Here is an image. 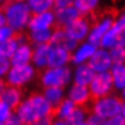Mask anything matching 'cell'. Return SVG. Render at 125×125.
<instances>
[{"instance_id": "cell-1", "label": "cell", "mask_w": 125, "mask_h": 125, "mask_svg": "<svg viewBox=\"0 0 125 125\" xmlns=\"http://www.w3.org/2000/svg\"><path fill=\"white\" fill-rule=\"evenodd\" d=\"M51 103L38 91H33L24 102H21L15 113H17L21 124H40L47 115Z\"/></svg>"}, {"instance_id": "cell-2", "label": "cell", "mask_w": 125, "mask_h": 125, "mask_svg": "<svg viewBox=\"0 0 125 125\" xmlns=\"http://www.w3.org/2000/svg\"><path fill=\"white\" fill-rule=\"evenodd\" d=\"M0 10L5 13L6 24L13 28L15 31L23 29L28 24L32 15L29 6L22 1L6 0Z\"/></svg>"}, {"instance_id": "cell-3", "label": "cell", "mask_w": 125, "mask_h": 125, "mask_svg": "<svg viewBox=\"0 0 125 125\" xmlns=\"http://www.w3.org/2000/svg\"><path fill=\"white\" fill-rule=\"evenodd\" d=\"M35 79L44 86H63L71 79V69L67 67H45L35 71Z\"/></svg>"}, {"instance_id": "cell-4", "label": "cell", "mask_w": 125, "mask_h": 125, "mask_svg": "<svg viewBox=\"0 0 125 125\" xmlns=\"http://www.w3.org/2000/svg\"><path fill=\"white\" fill-rule=\"evenodd\" d=\"M124 104L125 100L123 96H119L113 92L96 101L92 108V114H96L103 119H108L115 114H119L123 111Z\"/></svg>"}, {"instance_id": "cell-5", "label": "cell", "mask_w": 125, "mask_h": 125, "mask_svg": "<svg viewBox=\"0 0 125 125\" xmlns=\"http://www.w3.org/2000/svg\"><path fill=\"white\" fill-rule=\"evenodd\" d=\"M113 74L112 72H98V74L94 75L92 80L90 82V95L96 101L101 97L111 95L114 92L113 87Z\"/></svg>"}, {"instance_id": "cell-6", "label": "cell", "mask_w": 125, "mask_h": 125, "mask_svg": "<svg viewBox=\"0 0 125 125\" xmlns=\"http://www.w3.org/2000/svg\"><path fill=\"white\" fill-rule=\"evenodd\" d=\"M34 75H35V71L28 63L27 64H17V66H13L12 68H10V71L7 73V78H6V84L23 87V85L29 83Z\"/></svg>"}, {"instance_id": "cell-7", "label": "cell", "mask_w": 125, "mask_h": 125, "mask_svg": "<svg viewBox=\"0 0 125 125\" xmlns=\"http://www.w3.org/2000/svg\"><path fill=\"white\" fill-rule=\"evenodd\" d=\"M22 96H23L22 87L6 84V82H5V86L0 92V100H2L12 109V112H16V109L21 104Z\"/></svg>"}, {"instance_id": "cell-8", "label": "cell", "mask_w": 125, "mask_h": 125, "mask_svg": "<svg viewBox=\"0 0 125 125\" xmlns=\"http://www.w3.org/2000/svg\"><path fill=\"white\" fill-rule=\"evenodd\" d=\"M87 31H89V23H87L84 13H82L79 17L74 18L73 21H71L66 26V34L78 42L83 40L85 38Z\"/></svg>"}, {"instance_id": "cell-9", "label": "cell", "mask_w": 125, "mask_h": 125, "mask_svg": "<svg viewBox=\"0 0 125 125\" xmlns=\"http://www.w3.org/2000/svg\"><path fill=\"white\" fill-rule=\"evenodd\" d=\"M53 21H55V16L50 11H45L42 13H32L29 22H28V27H29L31 32L49 29V28H51Z\"/></svg>"}, {"instance_id": "cell-10", "label": "cell", "mask_w": 125, "mask_h": 125, "mask_svg": "<svg viewBox=\"0 0 125 125\" xmlns=\"http://www.w3.org/2000/svg\"><path fill=\"white\" fill-rule=\"evenodd\" d=\"M87 64L96 72H104L112 66L111 55L103 49H100L90 56V61Z\"/></svg>"}, {"instance_id": "cell-11", "label": "cell", "mask_w": 125, "mask_h": 125, "mask_svg": "<svg viewBox=\"0 0 125 125\" xmlns=\"http://www.w3.org/2000/svg\"><path fill=\"white\" fill-rule=\"evenodd\" d=\"M72 51H68L60 46H51L47 67H61L72 60Z\"/></svg>"}, {"instance_id": "cell-12", "label": "cell", "mask_w": 125, "mask_h": 125, "mask_svg": "<svg viewBox=\"0 0 125 125\" xmlns=\"http://www.w3.org/2000/svg\"><path fill=\"white\" fill-rule=\"evenodd\" d=\"M50 50H51V44H50V42H40V44H38L33 49L32 61L38 67V69H42V68L47 67Z\"/></svg>"}, {"instance_id": "cell-13", "label": "cell", "mask_w": 125, "mask_h": 125, "mask_svg": "<svg viewBox=\"0 0 125 125\" xmlns=\"http://www.w3.org/2000/svg\"><path fill=\"white\" fill-rule=\"evenodd\" d=\"M33 56V49L31 47L29 44H20L13 55L11 56L10 61L12 66L17 64H27Z\"/></svg>"}, {"instance_id": "cell-14", "label": "cell", "mask_w": 125, "mask_h": 125, "mask_svg": "<svg viewBox=\"0 0 125 125\" xmlns=\"http://www.w3.org/2000/svg\"><path fill=\"white\" fill-rule=\"evenodd\" d=\"M50 44L51 46H60L68 51H73L78 45V40L71 38L64 32H53L50 38Z\"/></svg>"}, {"instance_id": "cell-15", "label": "cell", "mask_w": 125, "mask_h": 125, "mask_svg": "<svg viewBox=\"0 0 125 125\" xmlns=\"http://www.w3.org/2000/svg\"><path fill=\"white\" fill-rule=\"evenodd\" d=\"M114 21H115L114 18H106V20H103L98 26H96L92 29V32H91V34L89 37V42H91L92 45H95V46L100 45L101 44V39L111 29V27L113 26Z\"/></svg>"}, {"instance_id": "cell-16", "label": "cell", "mask_w": 125, "mask_h": 125, "mask_svg": "<svg viewBox=\"0 0 125 125\" xmlns=\"http://www.w3.org/2000/svg\"><path fill=\"white\" fill-rule=\"evenodd\" d=\"M95 75V71L89 66V64H82L80 67H78L77 72H75V84H80V85H87L92 80Z\"/></svg>"}, {"instance_id": "cell-17", "label": "cell", "mask_w": 125, "mask_h": 125, "mask_svg": "<svg viewBox=\"0 0 125 125\" xmlns=\"http://www.w3.org/2000/svg\"><path fill=\"white\" fill-rule=\"evenodd\" d=\"M44 91V96L46 97V100L51 103L55 104L57 103L63 95V86H56V85H51V86H44L42 87Z\"/></svg>"}, {"instance_id": "cell-18", "label": "cell", "mask_w": 125, "mask_h": 125, "mask_svg": "<svg viewBox=\"0 0 125 125\" xmlns=\"http://www.w3.org/2000/svg\"><path fill=\"white\" fill-rule=\"evenodd\" d=\"M95 51H96V46H95V45H92L91 42H90V44H84L83 46L77 51V53H75L74 56H72V60H73V62H75V63H80V62H83L85 60L90 58V56H91Z\"/></svg>"}, {"instance_id": "cell-19", "label": "cell", "mask_w": 125, "mask_h": 125, "mask_svg": "<svg viewBox=\"0 0 125 125\" xmlns=\"http://www.w3.org/2000/svg\"><path fill=\"white\" fill-rule=\"evenodd\" d=\"M28 6L32 9V13H42L53 7V0H28Z\"/></svg>"}, {"instance_id": "cell-20", "label": "cell", "mask_w": 125, "mask_h": 125, "mask_svg": "<svg viewBox=\"0 0 125 125\" xmlns=\"http://www.w3.org/2000/svg\"><path fill=\"white\" fill-rule=\"evenodd\" d=\"M17 47H18V42L16 40L15 37L0 42V56L6 57V58H11V56L13 55V52L16 51Z\"/></svg>"}, {"instance_id": "cell-21", "label": "cell", "mask_w": 125, "mask_h": 125, "mask_svg": "<svg viewBox=\"0 0 125 125\" xmlns=\"http://www.w3.org/2000/svg\"><path fill=\"white\" fill-rule=\"evenodd\" d=\"M113 80L118 89H123L125 86V67L123 63H115L112 68Z\"/></svg>"}, {"instance_id": "cell-22", "label": "cell", "mask_w": 125, "mask_h": 125, "mask_svg": "<svg viewBox=\"0 0 125 125\" xmlns=\"http://www.w3.org/2000/svg\"><path fill=\"white\" fill-rule=\"evenodd\" d=\"M31 39L33 44H40V42H50V38L52 35V31L51 28L49 29H42V31H35V32H31L29 33Z\"/></svg>"}, {"instance_id": "cell-23", "label": "cell", "mask_w": 125, "mask_h": 125, "mask_svg": "<svg viewBox=\"0 0 125 125\" xmlns=\"http://www.w3.org/2000/svg\"><path fill=\"white\" fill-rule=\"evenodd\" d=\"M111 60L115 63H124L125 62V46L124 45H115L111 47Z\"/></svg>"}, {"instance_id": "cell-24", "label": "cell", "mask_w": 125, "mask_h": 125, "mask_svg": "<svg viewBox=\"0 0 125 125\" xmlns=\"http://www.w3.org/2000/svg\"><path fill=\"white\" fill-rule=\"evenodd\" d=\"M85 112L79 107H74L71 115L67 118V124H85Z\"/></svg>"}, {"instance_id": "cell-25", "label": "cell", "mask_w": 125, "mask_h": 125, "mask_svg": "<svg viewBox=\"0 0 125 125\" xmlns=\"http://www.w3.org/2000/svg\"><path fill=\"white\" fill-rule=\"evenodd\" d=\"M96 2H97V0H74V6L82 13H85L89 10L94 9L96 6Z\"/></svg>"}, {"instance_id": "cell-26", "label": "cell", "mask_w": 125, "mask_h": 125, "mask_svg": "<svg viewBox=\"0 0 125 125\" xmlns=\"http://www.w3.org/2000/svg\"><path fill=\"white\" fill-rule=\"evenodd\" d=\"M11 113H12V109L2 100H0V124H6Z\"/></svg>"}, {"instance_id": "cell-27", "label": "cell", "mask_w": 125, "mask_h": 125, "mask_svg": "<svg viewBox=\"0 0 125 125\" xmlns=\"http://www.w3.org/2000/svg\"><path fill=\"white\" fill-rule=\"evenodd\" d=\"M13 34H15V29H13V28H11V27L7 26V24L1 26V27H0V42H5V40H7V39H10V38H12Z\"/></svg>"}, {"instance_id": "cell-28", "label": "cell", "mask_w": 125, "mask_h": 125, "mask_svg": "<svg viewBox=\"0 0 125 125\" xmlns=\"http://www.w3.org/2000/svg\"><path fill=\"white\" fill-rule=\"evenodd\" d=\"M10 66H11L10 58H6V57L0 56V78H2L4 75H6L9 73Z\"/></svg>"}, {"instance_id": "cell-29", "label": "cell", "mask_w": 125, "mask_h": 125, "mask_svg": "<svg viewBox=\"0 0 125 125\" xmlns=\"http://www.w3.org/2000/svg\"><path fill=\"white\" fill-rule=\"evenodd\" d=\"M106 124H120V125H124L125 124V117L122 115L120 113L119 114H115L111 118H108V120H106Z\"/></svg>"}, {"instance_id": "cell-30", "label": "cell", "mask_w": 125, "mask_h": 125, "mask_svg": "<svg viewBox=\"0 0 125 125\" xmlns=\"http://www.w3.org/2000/svg\"><path fill=\"white\" fill-rule=\"evenodd\" d=\"M74 5V0H53V10Z\"/></svg>"}, {"instance_id": "cell-31", "label": "cell", "mask_w": 125, "mask_h": 125, "mask_svg": "<svg viewBox=\"0 0 125 125\" xmlns=\"http://www.w3.org/2000/svg\"><path fill=\"white\" fill-rule=\"evenodd\" d=\"M6 24V17H5V13L0 10V27Z\"/></svg>"}, {"instance_id": "cell-32", "label": "cell", "mask_w": 125, "mask_h": 125, "mask_svg": "<svg viewBox=\"0 0 125 125\" xmlns=\"http://www.w3.org/2000/svg\"><path fill=\"white\" fill-rule=\"evenodd\" d=\"M123 89H124V90H123V98H124V100H125V86H124V87H123Z\"/></svg>"}, {"instance_id": "cell-33", "label": "cell", "mask_w": 125, "mask_h": 125, "mask_svg": "<svg viewBox=\"0 0 125 125\" xmlns=\"http://www.w3.org/2000/svg\"><path fill=\"white\" fill-rule=\"evenodd\" d=\"M122 112H123V114H124V117H125V104H124V107H123V111Z\"/></svg>"}, {"instance_id": "cell-34", "label": "cell", "mask_w": 125, "mask_h": 125, "mask_svg": "<svg viewBox=\"0 0 125 125\" xmlns=\"http://www.w3.org/2000/svg\"><path fill=\"white\" fill-rule=\"evenodd\" d=\"M13 1H23V0H13Z\"/></svg>"}]
</instances>
